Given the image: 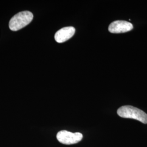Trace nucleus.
<instances>
[{"label":"nucleus","mask_w":147,"mask_h":147,"mask_svg":"<svg viewBox=\"0 0 147 147\" xmlns=\"http://www.w3.org/2000/svg\"><path fill=\"white\" fill-rule=\"evenodd\" d=\"M118 116L124 118H131L147 124V114L135 107L126 105L119 107L117 110Z\"/></svg>","instance_id":"nucleus-1"},{"label":"nucleus","mask_w":147,"mask_h":147,"mask_svg":"<svg viewBox=\"0 0 147 147\" xmlns=\"http://www.w3.org/2000/svg\"><path fill=\"white\" fill-rule=\"evenodd\" d=\"M33 15L29 11L18 13L11 18L9 27L13 31H17L28 25L33 20Z\"/></svg>","instance_id":"nucleus-2"},{"label":"nucleus","mask_w":147,"mask_h":147,"mask_svg":"<svg viewBox=\"0 0 147 147\" xmlns=\"http://www.w3.org/2000/svg\"><path fill=\"white\" fill-rule=\"evenodd\" d=\"M57 139L59 142L67 145L79 143L82 140L83 135L80 132H71L67 130H62L57 134Z\"/></svg>","instance_id":"nucleus-3"},{"label":"nucleus","mask_w":147,"mask_h":147,"mask_svg":"<svg viewBox=\"0 0 147 147\" xmlns=\"http://www.w3.org/2000/svg\"><path fill=\"white\" fill-rule=\"evenodd\" d=\"M133 29L132 24L126 21L117 20L112 22L109 27V31L112 33H122Z\"/></svg>","instance_id":"nucleus-4"},{"label":"nucleus","mask_w":147,"mask_h":147,"mask_svg":"<svg viewBox=\"0 0 147 147\" xmlns=\"http://www.w3.org/2000/svg\"><path fill=\"white\" fill-rule=\"evenodd\" d=\"M75 32V29L73 27H63L56 33L55 39L59 43L65 42L73 36Z\"/></svg>","instance_id":"nucleus-5"}]
</instances>
